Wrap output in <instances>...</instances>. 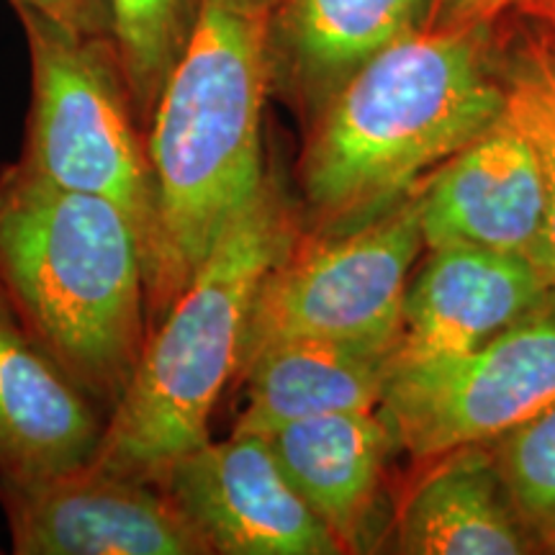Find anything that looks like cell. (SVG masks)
I'll return each instance as SVG.
<instances>
[{"label": "cell", "mask_w": 555, "mask_h": 555, "mask_svg": "<svg viewBox=\"0 0 555 555\" xmlns=\"http://www.w3.org/2000/svg\"><path fill=\"white\" fill-rule=\"evenodd\" d=\"M0 288L26 335L108 420L150 339L142 245L121 208L5 165Z\"/></svg>", "instance_id": "3957f363"}, {"label": "cell", "mask_w": 555, "mask_h": 555, "mask_svg": "<svg viewBox=\"0 0 555 555\" xmlns=\"http://www.w3.org/2000/svg\"><path fill=\"white\" fill-rule=\"evenodd\" d=\"M270 11L273 0H198L159 95L147 131L159 214L147 273L150 335L268 178Z\"/></svg>", "instance_id": "7a4b0ae2"}, {"label": "cell", "mask_w": 555, "mask_h": 555, "mask_svg": "<svg viewBox=\"0 0 555 555\" xmlns=\"http://www.w3.org/2000/svg\"><path fill=\"white\" fill-rule=\"evenodd\" d=\"M435 0H273L270 95L301 129L367 60L425 29Z\"/></svg>", "instance_id": "7c38bea8"}, {"label": "cell", "mask_w": 555, "mask_h": 555, "mask_svg": "<svg viewBox=\"0 0 555 555\" xmlns=\"http://www.w3.org/2000/svg\"><path fill=\"white\" fill-rule=\"evenodd\" d=\"M18 555H211L157 483L86 466L39 483H0Z\"/></svg>", "instance_id": "9c48e42d"}, {"label": "cell", "mask_w": 555, "mask_h": 555, "mask_svg": "<svg viewBox=\"0 0 555 555\" xmlns=\"http://www.w3.org/2000/svg\"><path fill=\"white\" fill-rule=\"evenodd\" d=\"M530 24H532V21H530ZM535 26H538V24H535ZM538 29H540V34H543L547 50H551V57H553V62H555V31H547V29H543V26H538Z\"/></svg>", "instance_id": "603a6c76"}, {"label": "cell", "mask_w": 555, "mask_h": 555, "mask_svg": "<svg viewBox=\"0 0 555 555\" xmlns=\"http://www.w3.org/2000/svg\"><path fill=\"white\" fill-rule=\"evenodd\" d=\"M393 371V343L283 339L237 371L245 406L232 433L266 437L296 420L378 409Z\"/></svg>", "instance_id": "2e32d148"}, {"label": "cell", "mask_w": 555, "mask_h": 555, "mask_svg": "<svg viewBox=\"0 0 555 555\" xmlns=\"http://www.w3.org/2000/svg\"><path fill=\"white\" fill-rule=\"evenodd\" d=\"M422 185L356 229L298 232L288 253L262 278L240 367L283 339L393 343L412 270L425 253Z\"/></svg>", "instance_id": "8992f818"}, {"label": "cell", "mask_w": 555, "mask_h": 555, "mask_svg": "<svg viewBox=\"0 0 555 555\" xmlns=\"http://www.w3.org/2000/svg\"><path fill=\"white\" fill-rule=\"evenodd\" d=\"M504 13L425 26L380 50L304 129L301 232L335 234L420 189L506 108Z\"/></svg>", "instance_id": "6da1fadb"}, {"label": "cell", "mask_w": 555, "mask_h": 555, "mask_svg": "<svg viewBox=\"0 0 555 555\" xmlns=\"http://www.w3.org/2000/svg\"><path fill=\"white\" fill-rule=\"evenodd\" d=\"M298 232L296 196L268 170L258 196L229 221L152 330L90 466L159 486L180 455L211 440L208 425L240 371L262 278L288 253Z\"/></svg>", "instance_id": "277c9868"}, {"label": "cell", "mask_w": 555, "mask_h": 555, "mask_svg": "<svg viewBox=\"0 0 555 555\" xmlns=\"http://www.w3.org/2000/svg\"><path fill=\"white\" fill-rule=\"evenodd\" d=\"M519 519L540 553H555V406L491 442Z\"/></svg>", "instance_id": "d6986e66"}, {"label": "cell", "mask_w": 555, "mask_h": 555, "mask_svg": "<svg viewBox=\"0 0 555 555\" xmlns=\"http://www.w3.org/2000/svg\"><path fill=\"white\" fill-rule=\"evenodd\" d=\"M114 41L144 131L191 37L198 0H108Z\"/></svg>", "instance_id": "ac0fdd59"}, {"label": "cell", "mask_w": 555, "mask_h": 555, "mask_svg": "<svg viewBox=\"0 0 555 555\" xmlns=\"http://www.w3.org/2000/svg\"><path fill=\"white\" fill-rule=\"evenodd\" d=\"M555 406V288L461 356L393 371L378 412L401 453L427 463L491 446Z\"/></svg>", "instance_id": "52a82bcc"}, {"label": "cell", "mask_w": 555, "mask_h": 555, "mask_svg": "<svg viewBox=\"0 0 555 555\" xmlns=\"http://www.w3.org/2000/svg\"><path fill=\"white\" fill-rule=\"evenodd\" d=\"M420 466L393 515V553H540L512 504L491 446L450 450Z\"/></svg>", "instance_id": "9a60e30c"}, {"label": "cell", "mask_w": 555, "mask_h": 555, "mask_svg": "<svg viewBox=\"0 0 555 555\" xmlns=\"http://www.w3.org/2000/svg\"><path fill=\"white\" fill-rule=\"evenodd\" d=\"M502 73L506 111L530 137L543 168L547 275L555 288V62L538 26L512 11L504 13Z\"/></svg>", "instance_id": "e0dca14e"}, {"label": "cell", "mask_w": 555, "mask_h": 555, "mask_svg": "<svg viewBox=\"0 0 555 555\" xmlns=\"http://www.w3.org/2000/svg\"><path fill=\"white\" fill-rule=\"evenodd\" d=\"M266 440L291 486L327 525L343 553L378 551L388 532L380 519L388 461L399 450L378 409L296 420Z\"/></svg>", "instance_id": "4fadbf2b"}, {"label": "cell", "mask_w": 555, "mask_h": 555, "mask_svg": "<svg viewBox=\"0 0 555 555\" xmlns=\"http://www.w3.org/2000/svg\"><path fill=\"white\" fill-rule=\"evenodd\" d=\"M0 304H5V307H11L9 298H5V294H3V288H0Z\"/></svg>", "instance_id": "cb8c5ba5"}, {"label": "cell", "mask_w": 555, "mask_h": 555, "mask_svg": "<svg viewBox=\"0 0 555 555\" xmlns=\"http://www.w3.org/2000/svg\"><path fill=\"white\" fill-rule=\"evenodd\" d=\"M506 11L517 13L547 31H555V0H512Z\"/></svg>", "instance_id": "7402d4cb"}, {"label": "cell", "mask_w": 555, "mask_h": 555, "mask_svg": "<svg viewBox=\"0 0 555 555\" xmlns=\"http://www.w3.org/2000/svg\"><path fill=\"white\" fill-rule=\"evenodd\" d=\"M9 3L13 9L26 5V9L44 13L82 37L114 39V16H111L108 0H9Z\"/></svg>", "instance_id": "ffe728a7"}, {"label": "cell", "mask_w": 555, "mask_h": 555, "mask_svg": "<svg viewBox=\"0 0 555 555\" xmlns=\"http://www.w3.org/2000/svg\"><path fill=\"white\" fill-rule=\"evenodd\" d=\"M106 414L0 304V483H39L86 466Z\"/></svg>", "instance_id": "5bb4252c"}, {"label": "cell", "mask_w": 555, "mask_h": 555, "mask_svg": "<svg viewBox=\"0 0 555 555\" xmlns=\"http://www.w3.org/2000/svg\"><path fill=\"white\" fill-rule=\"evenodd\" d=\"M425 253L401 307L393 371L474 350L553 288L543 270L517 255L474 245Z\"/></svg>", "instance_id": "8fae6325"}, {"label": "cell", "mask_w": 555, "mask_h": 555, "mask_svg": "<svg viewBox=\"0 0 555 555\" xmlns=\"http://www.w3.org/2000/svg\"><path fill=\"white\" fill-rule=\"evenodd\" d=\"M159 489L196 527L211 555L343 553L260 435L206 440L172 463Z\"/></svg>", "instance_id": "ba28073f"}, {"label": "cell", "mask_w": 555, "mask_h": 555, "mask_svg": "<svg viewBox=\"0 0 555 555\" xmlns=\"http://www.w3.org/2000/svg\"><path fill=\"white\" fill-rule=\"evenodd\" d=\"M422 237L425 249L474 245L517 255L547 275L543 168L509 111L425 180Z\"/></svg>", "instance_id": "30bf717a"}, {"label": "cell", "mask_w": 555, "mask_h": 555, "mask_svg": "<svg viewBox=\"0 0 555 555\" xmlns=\"http://www.w3.org/2000/svg\"><path fill=\"white\" fill-rule=\"evenodd\" d=\"M509 5L512 0H435L427 26H457L496 18L506 13Z\"/></svg>", "instance_id": "44dd1931"}, {"label": "cell", "mask_w": 555, "mask_h": 555, "mask_svg": "<svg viewBox=\"0 0 555 555\" xmlns=\"http://www.w3.org/2000/svg\"><path fill=\"white\" fill-rule=\"evenodd\" d=\"M13 11L31 62V106L16 165L121 208L147 275L157 245V183L116 41L82 37L26 5Z\"/></svg>", "instance_id": "5b68a950"}]
</instances>
